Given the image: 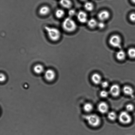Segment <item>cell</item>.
I'll list each match as a JSON object with an SVG mask.
<instances>
[{
	"label": "cell",
	"instance_id": "cell-1",
	"mask_svg": "<svg viewBox=\"0 0 135 135\" xmlns=\"http://www.w3.org/2000/svg\"><path fill=\"white\" fill-rule=\"evenodd\" d=\"M48 37L51 40L56 41L60 38L61 33L58 29L53 27L46 26L45 27Z\"/></svg>",
	"mask_w": 135,
	"mask_h": 135
},
{
	"label": "cell",
	"instance_id": "cell-2",
	"mask_svg": "<svg viewBox=\"0 0 135 135\" xmlns=\"http://www.w3.org/2000/svg\"><path fill=\"white\" fill-rule=\"evenodd\" d=\"M62 26L65 31L68 32H72L75 31L77 27V25L75 21L70 17H68L63 21Z\"/></svg>",
	"mask_w": 135,
	"mask_h": 135
},
{
	"label": "cell",
	"instance_id": "cell-3",
	"mask_svg": "<svg viewBox=\"0 0 135 135\" xmlns=\"http://www.w3.org/2000/svg\"><path fill=\"white\" fill-rule=\"evenodd\" d=\"M85 119L89 124L92 127H97L101 124V118L97 114H91L87 115Z\"/></svg>",
	"mask_w": 135,
	"mask_h": 135
},
{
	"label": "cell",
	"instance_id": "cell-4",
	"mask_svg": "<svg viewBox=\"0 0 135 135\" xmlns=\"http://www.w3.org/2000/svg\"><path fill=\"white\" fill-rule=\"evenodd\" d=\"M119 120L121 123L127 125L132 122V118L131 115L127 111L121 112L119 115Z\"/></svg>",
	"mask_w": 135,
	"mask_h": 135
},
{
	"label": "cell",
	"instance_id": "cell-5",
	"mask_svg": "<svg viewBox=\"0 0 135 135\" xmlns=\"http://www.w3.org/2000/svg\"><path fill=\"white\" fill-rule=\"evenodd\" d=\"M109 42L111 45L116 48L121 47V37L118 35H114L110 38Z\"/></svg>",
	"mask_w": 135,
	"mask_h": 135
},
{
	"label": "cell",
	"instance_id": "cell-6",
	"mask_svg": "<svg viewBox=\"0 0 135 135\" xmlns=\"http://www.w3.org/2000/svg\"><path fill=\"white\" fill-rule=\"evenodd\" d=\"M56 74L55 72L52 69H47L44 72V77L46 81L51 82L55 79Z\"/></svg>",
	"mask_w": 135,
	"mask_h": 135
},
{
	"label": "cell",
	"instance_id": "cell-7",
	"mask_svg": "<svg viewBox=\"0 0 135 135\" xmlns=\"http://www.w3.org/2000/svg\"><path fill=\"white\" fill-rule=\"evenodd\" d=\"M121 90L119 86L117 84H114L111 86L110 88L109 92L113 97H116L119 96L121 93Z\"/></svg>",
	"mask_w": 135,
	"mask_h": 135
},
{
	"label": "cell",
	"instance_id": "cell-8",
	"mask_svg": "<svg viewBox=\"0 0 135 135\" xmlns=\"http://www.w3.org/2000/svg\"><path fill=\"white\" fill-rule=\"evenodd\" d=\"M98 110L102 114H105L108 112L109 110V106L105 102H101L98 105Z\"/></svg>",
	"mask_w": 135,
	"mask_h": 135
},
{
	"label": "cell",
	"instance_id": "cell-9",
	"mask_svg": "<svg viewBox=\"0 0 135 135\" xmlns=\"http://www.w3.org/2000/svg\"><path fill=\"white\" fill-rule=\"evenodd\" d=\"M78 20L80 22L82 23L87 22V15L85 12L83 11H80L77 15Z\"/></svg>",
	"mask_w": 135,
	"mask_h": 135
},
{
	"label": "cell",
	"instance_id": "cell-10",
	"mask_svg": "<svg viewBox=\"0 0 135 135\" xmlns=\"http://www.w3.org/2000/svg\"><path fill=\"white\" fill-rule=\"evenodd\" d=\"M110 16V14L109 12L106 10L102 11L98 14V19L101 21H104L109 19Z\"/></svg>",
	"mask_w": 135,
	"mask_h": 135
},
{
	"label": "cell",
	"instance_id": "cell-11",
	"mask_svg": "<svg viewBox=\"0 0 135 135\" xmlns=\"http://www.w3.org/2000/svg\"><path fill=\"white\" fill-rule=\"evenodd\" d=\"M92 82L95 84L98 85L101 83L102 78L100 75L98 73L93 74L91 77Z\"/></svg>",
	"mask_w": 135,
	"mask_h": 135
},
{
	"label": "cell",
	"instance_id": "cell-12",
	"mask_svg": "<svg viewBox=\"0 0 135 135\" xmlns=\"http://www.w3.org/2000/svg\"><path fill=\"white\" fill-rule=\"evenodd\" d=\"M123 91L125 94L127 96H132L133 95L134 90L133 89L129 86H124Z\"/></svg>",
	"mask_w": 135,
	"mask_h": 135
},
{
	"label": "cell",
	"instance_id": "cell-13",
	"mask_svg": "<svg viewBox=\"0 0 135 135\" xmlns=\"http://www.w3.org/2000/svg\"><path fill=\"white\" fill-rule=\"evenodd\" d=\"M34 72L37 74L40 75L45 72L44 67L41 64H37L34 66L33 68Z\"/></svg>",
	"mask_w": 135,
	"mask_h": 135
},
{
	"label": "cell",
	"instance_id": "cell-14",
	"mask_svg": "<svg viewBox=\"0 0 135 135\" xmlns=\"http://www.w3.org/2000/svg\"><path fill=\"white\" fill-rule=\"evenodd\" d=\"M60 3L62 6L67 9L70 8L72 5V3L70 0H60Z\"/></svg>",
	"mask_w": 135,
	"mask_h": 135
},
{
	"label": "cell",
	"instance_id": "cell-15",
	"mask_svg": "<svg viewBox=\"0 0 135 135\" xmlns=\"http://www.w3.org/2000/svg\"><path fill=\"white\" fill-rule=\"evenodd\" d=\"M40 14L42 16L47 15L50 12V9L49 7L47 6H44L41 7L39 10Z\"/></svg>",
	"mask_w": 135,
	"mask_h": 135
},
{
	"label": "cell",
	"instance_id": "cell-16",
	"mask_svg": "<svg viewBox=\"0 0 135 135\" xmlns=\"http://www.w3.org/2000/svg\"><path fill=\"white\" fill-rule=\"evenodd\" d=\"M126 54L125 51L122 49L120 50L117 53L116 57L120 60H123L126 58Z\"/></svg>",
	"mask_w": 135,
	"mask_h": 135
},
{
	"label": "cell",
	"instance_id": "cell-17",
	"mask_svg": "<svg viewBox=\"0 0 135 135\" xmlns=\"http://www.w3.org/2000/svg\"><path fill=\"white\" fill-rule=\"evenodd\" d=\"M83 109L86 112H90L93 110V106L91 103H86L84 105Z\"/></svg>",
	"mask_w": 135,
	"mask_h": 135
},
{
	"label": "cell",
	"instance_id": "cell-18",
	"mask_svg": "<svg viewBox=\"0 0 135 135\" xmlns=\"http://www.w3.org/2000/svg\"><path fill=\"white\" fill-rule=\"evenodd\" d=\"M87 24L89 27L93 28L98 25V23L95 19L92 18L88 20Z\"/></svg>",
	"mask_w": 135,
	"mask_h": 135
},
{
	"label": "cell",
	"instance_id": "cell-19",
	"mask_svg": "<svg viewBox=\"0 0 135 135\" xmlns=\"http://www.w3.org/2000/svg\"><path fill=\"white\" fill-rule=\"evenodd\" d=\"M108 118L112 121H114L116 119L117 115L114 112L111 111L109 112L108 115Z\"/></svg>",
	"mask_w": 135,
	"mask_h": 135
},
{
	"label": "cell",
	"instance_id": "cell-20",
	"mask_svg": "<svg viewBox=\"0 0 135 135\" xmlns=\"http://www.w3.org/2000/svg\"><path fill=\"white\" fill-rule=\"evenodd\" d=\"M85 9L88 11H91L93 10L94 8V5L92 2H86L85 3L84 5Z\"/></svg>",
	"mask_w": 135,
	"mask_h": 135
},
{
	"label": "cell",
	"instance_id": "cell-21",
	"mask_svg": "<svg viewBox=\"0 0 135 135\" xmlns=\"http://www.w3.org/2000/svg\"><path fill=\"white\" fill-rule=\"evenodd\" d=\"M65 15V12L63 10L58 9L55 12V15L57 18H62Z\"/></svg>",
	"mask_w": 135,
	"mask_h": 135
},
{
	"label": "cell",
	"instance_id": "cell-22",
	"mask_svg": "<svg viewBox=\"0 0 135 135\" xmlns=\"http://www.w3.org/2000/svg\"><path fill=\"white\" fill-rule=\"evenodd\" d=\"M127 54L130 58H135V48H131L129 49L127 52Z\"/></svg>",
	"mask_w": 135,
	"mask_h": 135
},
{
	"label": "cell",
	"instance_id": "cell-23",
	"mask_svg": "<svg viewBox=\"0 0 135 135\" xmlns=\"http://www.w3.org/2000/svg\"><path fill=\"white\" fill-rule=\"evenodd\" d=\"M134 109V107L132 104H128L126 105V111L128 112H131L133 111Z\"/></svg>",
	"mask_w": 135,
	"mask_h": 135
},
{
	"label": "cell",
	"instance_id": "cell-24",
	"mask_svg": "<svg viewBox=\"0 0 135 135\" xmlns=\"http://www.w3.org/2000/svg\"><path fill=\"white\" fill-rule=\"evenodd\" d=\"M101 96L103 98H106L109 96V93L105 90L101 91L100 93Z\"/></svg>",
	"mask_w": 135,
	"mask_h": 135
},
{
	"label": "cell",
	"instance_id": "cell-25",
	"mask_svg": "<svg viewBox=\"0 0 135 135\" xmlns=\"http://www.w3.org/2000/svg\"><path fill=\"white\" fill-rule=\"evenodd\" d=\"M98 26L100 29H102L104 28L105 26V24L103 21H101L98 23Z\"/></svg>",
	"mask_w": 135,
	"mask_h": 135
},
{
	"label": "cell",
	"instance_id": "cell-26",
	"mask_svg": "<svg viewBox=\"0 0 135 135\" xmlns=\"http://www.w3.org/2000/svg\"><path fill=\"white\" fill-rule=\"evenodd\" d=\"M101 86L103 88H106L109 86V83L107 81H103L101 83Z\"/></svg>",
	"mask_w": 135,
	"mask_h": 135
},
{
	"label": "cell",
	"instance_id": "cell-27",
	"mask_svg": "<svg viewBox=\"0 0 135 135\" xmlns=\"http://www.w3.org/2000/svg\"><path fill=\"white\" fill-rule=\"evenodd\" d=\"M6 77L4 74L1 73L0 76V80L1 82H4L6 81Z\"/></svg>",
	"mask_w": 135,
	"mask_h": 135
},
{
	"label": "cell",
	"instance_id": "cell-28",
	"mask_svg": "<svg viewBox=\"0 0 135 135\" xmlns=\"http://www.w3.org/2000/svg\"><path fill=\"white\" fill-rule=\"evenodd\" d=\"M76 14L75 11L74 9H71L69 10L68 12V14L70 17L74 16Z\"/></svg>",
	"mask_w": 135,
	"mask_h": 135
},
{
	"label": "cell",
	"instance_id": "cell-29",
	"mask_svg": "<svg viewBox=\"0 0 135 135\" xmlns=\"http://www.w3.org/2000/svg\"><path fill=\"white\" fill-rule=\"evenodd\" d=\"M130 19L131 21L135 22V13H132L130 15Z\"/></svg>",
	"mask_w": 135,
	"mask_h": 135
},
{
	"label": "cell",
	"instance_id": "cell-30",
	"mask_svg": "<svg viewBox=\"0 0 135 135\" xmlns=\"http://www.w3.org/2000/svg\"><path fill=\"white\" fill-rule=\"evenodd\" d=\"M132 1L133 3H135V0H132Z\"/></svg>",
	"mask_w": 135,
	"mask_h": 135
},
{
	"label": "cell",
	"instance_id": "cell-31",
	"mask_svg": "<svg viewBox=\"0 0 135 135\" xmlns=\"http://www.w3.org/2000/svg\"><path fill=\"white\" fill-rule=\"evenodd\" d=\"M81 1H86V0H81Z\"/></svg>",
	"mask_w": 135,
	"mask_h": 135
}]
</instances>
